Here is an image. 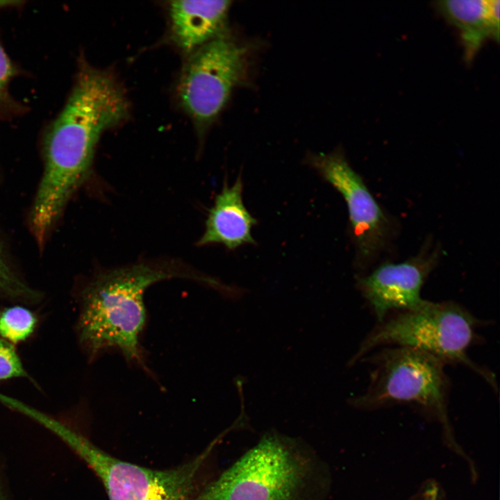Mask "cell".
I'll return each mask as SVG.
<instances>
[{"instance_id": "obj_1", "label": "cell", "mask_w": 500, "mask_h": 500, "mask_svg": "<svg viewBox=\"0 0 500 500\" xmlns=\"http://www.w3.org/2000/svg\"><path fill=\"white\" fill-rule=\"evenodd\" d=\"M129 108L126 95L111 72L83 62L67 101L44 140V171L29 215L30 229L38 243L46 242L87 176L101 134L125 121Z\"/></svg>"}, {"instance_id": "obj_2", "label": "cell", "mask_w": 500, "mask_h": 500, "mask_svg": "<svg viewBox=\"0 0 500 500\" xmlns=\"http://www.w3.org/2000/svg\"><path fill=\"white\" fill-rule=\"evenodd\" d=\"M187 278L212 283L209 278L172 264L139 263L102 272L82 290L76 334L90 358L109 349L144 367L140 335L146 322L144 294L165 279Z\"/></svg>"}, {"instance_id": "obj_3", "label": "cell", "mask_w": 500, "mask_h": 500, "mask_svg": "<svg viewBox=\"0 0 500 500\" xmlns=\"http://www.w3.org/2000/svg\"><path fill=\"white\" fill-rule=\"evenodd\" d=\"M326 478L305 445L271 433L200 490L197 500H322Z\"/></svg>"}, {"instance_id": "obj_4", "label": "cell", "mask_w": 500, "mask_h": 500, "mask_svg": "<svg viewBox=\"0 0 500 500\" xmlns=\"http://www.w3.org/2000/svg\"><path fill=\"white\" fill-rule=\"evenodd\" d=\"M480 321L460 304L425 300L419 307L390 313L376 322L351 360L355 363L377 349L408 347L426 352L445 365H461L481 376L494 390V374L474 362L467 353L477 340Z\"/></svg>"}, {"instance_id": "obj_5", "label": "cell", "mask_w": 500, "mask_h": 500, "mask_svg": "<svg viewBox=\"0 0 500 500\" xmlns=\"http://www.w3.org/2000/svg\"><path fill=\"white\" fill-rule=\"evenodd\" d=\"M51 431L94 471L109 500H197V476L213 446L178 467L153 469L117 458L58 422Z\"/></svg>"}, {"instance_id": "obj_6", "label": "cell", "mask_w": 500, "mask_h": 500, "mask_svg": "<svg viewBox=\"0 0 500 500\" xmlns=\"http://www.w3.org/2000/svg\"><path fill=\"white\" fill-rule=\"evenodd\" d=\"M372 365L366 391L355 404L366 408L392 403L416 405L443 417L450 394L445 364L417 349L379 348L362 358Z\"/></svg>"}, {"instance_id": "obj_7", "label": "cell", "mask_w": 500, "mask_h": 500, "mask_svg": "<svg viewBox=\"0 0 500 500\" xmlns=\"http://www.w3.org/2000/svg\"><path fill=\"white\" fill-rule=\"evenodd\" d=\"M247 49L222 34L190 53L177 94L199 132H204L226 106L244 73Z\"/></svg>"}, {"instance_id": "obj_8", "label": "cell", "mask_w": 500, "mask_h": 500, "mask_svg": "<svg viewBox=\"0 0 500 500\" xmlns=\"http://www.w3.org/2000/svg\"><path fill=\"white\" fill-rule=\"evenodd\" d=\"M306 162L344 198L349 212L357 263L363 268L389 241L392 223L344 153H311Z\"/></svg>"}, {"instance_id": "obj_9", "label": "cell", "mask_w": 500, "mask_h": 500, "mask_svg": "<svg viewBox=\"0 0 500 500\" xmlns=\"http://www.w3.org/2000/svg\"><path fill=\"white\" fill-rule=\"evenodd\" d=\"M439 257L438 249L426 244L415 257L399 263H383L358 278L357 288L377 322L390 313L417 308L425 301L421 290Z\"/></svg>"}, {"instance_id": "obj_10", "label": "cell", "mask_w": 500, "mask_h": 500, "mask_svg": "<svg viewBox=\"0 0 500 500\" xmlns=\"http://www.w3.org/2000/svg\"><path fill=\"white\" fill-rule=\"evenodd\" d=\"M242 191L240 175L231 186L224 183L209 210L199 245L221 244L229 250H234L242 245L256 243L251 229L257 220L244 206Z\"/></svg>"}, {"instance_id": "obj_11", "label": "cell", "mask_w": 500, "mask_h": 500, "mask_svg": "<svg viewBox=\"0 0 500 500\" xmlns=\"http://www.w3.org/2000/svg\"><path fill=\"white\" fill-rule=\"evenodd\" d=\"M231 4L230 1H172L169 10L173 40L190 54L224 34Z\"/></svg>"}, {"instance_id": "obj_12", "label": "cell", "mask_w": 500, "mask_h": 500, "mask_svg": "<svg viewBox=\"0 0 500 500\" xmlns=\"http://www.w3.org/2000/svg\"><path fill=\"white\" fill-rule=\"evenodd\" d=\"M440 14L458 30L467 62L472 60L485 40H499V0H442Z\"/></svg>"}, {"instance_id": "obj_13", "label": "cell", "mask_w": 500, "mask_h": 500, "mask_svg": "<svg viewBox=\"0 0 500 500\" xmlns=\"http://www.w3.org/2000/svg\"><path fill=\"white\" fill-rule=\"evenodd\" d=\"M37 324L36 315L25 306L15 305L0 309V339L12 344L31 337Z\"/></svg>"}, {"instance_id": "obj_14", "label": "cell", "mask_w": 500, "mask_h": 500, "mask_svg": "<svg viewBox=\"0 0 500 500\" xmlns=\"http://www.w3.org/2000/svg\"><path fill=\"white\" fill-rule=\"evenodd\" d=\"M40 297L11 266L0 238V297L28 304L38 302Z\"/></svg>"}, {"instance_id": "obj_15", "label": "cell", "mask_w": 500, "mask_h": 500, "mask_svg": "<svg viewBox=\"0 0 500 500\" xmlns=\"http://www.w3.org/2000/svg\"><path fill=\"white\" fill-rule=\"evenodd\" d=\"M28 377L13 344L0 339V381Z\"/></svg>"}, {"instance_id": "obj_16", "label": "cell", "mask_w": 500, "mask_h": 500, "mask_svg": "<svg viewBox=\"0 0 500 500\" xmlns=\"http://www.w3.org/2000/svg\"><path fill=\"white\" fill-rule=\"evenodd\" d=\"M16 74V69L0 44V104L10 101L8 85Z\"/></svg>"}, {"instance_id": "obj_17", "label": "cell", "mask_w": 500, "mask_h": 500, "mask_svg": "<svg viewBox=\"0 0 500 500\" xmlns=\"http://www.w3.org/2000/svg\"><path fill=\"white\" fill-rule=\"evenodd\" d=\"M17 3V1H0V8L10 6L12 4Z\"/></svg>"}, {"instance_id": "obj_18", "label": "cell", "mask_w": 500, "mask_h": 500, "mask_svg": "<svg viewBox=\"0 0 500 500\" xmlns=\"http://www.w3.org/2000/svg\"><path fill=\"white\" fill-rule=\"evenodd\" d=\"M0 500H2L1 494H0Z\"/></svg>"}]
</instances>
